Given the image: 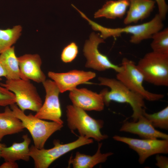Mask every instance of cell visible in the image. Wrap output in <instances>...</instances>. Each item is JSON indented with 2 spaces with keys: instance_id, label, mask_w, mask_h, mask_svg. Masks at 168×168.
Wrapping results in <instances>:
<instances>
[{
  "instance_id": "6da1fadb",
  "label": "cell",
  "mask_w": 168,
  "mask_h": 168,
  "mask_svg": "<svg viewBox=\"0 0 168 168\" xmlns=\"http://www.w3.org/2000/svg\"><path fill=\"white\" fill-rule=\"evenodd\" d=\"M98 80L100 85L108 86L110 89L109 91L104 89L100 92L105 105L109 106L112 101L129 104L133 110L131 117L133 122L142 115L146 106L144 99L141 95L129 89L117 79L99 77Z\"/></svg>"
},
{
  "instance_id": "7a4b0ae2",
  "label": "cell",
  "mask_w": 168,
  "mask_h": 168,
  "mask_svg": "<svg viewBox=\"0 0 168 168\" xmlns=\"http://www.w3.org/2000/svg\"><path fill=\"white\" fill-rule=\"evenodd\" d=\"M81 16L87 21L93 30L100 32V36L103 39L110 37H117L124 33L130 34L132 35L130 42L133 44H138L143 40L151 38L154 33L161 30L164 26L163 20L158 13L147 22L115 28L104 27L90 20L83 13H81Z\"/></svg>"
},
{
  "instance_id": "3957f363",
  "label": "cell",
  "mask_w": 168,
  "mask_h": 168,
  "mask_svg": "<svg viewBox=\"0 0 168 168\" xmlns=\"http://www.w3.org/2000/svg\"><path fill=\"white\" fill-rule=\"evenodd\" d=\"M66 116L68 128L72 132L77 131L80 136L98 142L108 138L100 131L104 125L103 120L92 118L86 111L72 105H69L66 107Z\"/></svg>"
},
{
  "instance_id": "277c9868",
  "label": "cell",
  "mask_w": 168,
  "mask_h": 168,
  "mask_svg": "<svg viewBox=\"0 0 168 168\" xmlns=\"http://www.w3.org/2000/svg\"><path fill=\"white\" fill-rule=\"evenodd\" d=\"M14 114L22 122L32 138L34 146L38 149L44 148L49 138L55 132L60 130L63 124L40 119L30 113L26 115L16 104L10 105Z\"/></svg>"
},
{
  "instance_id": "5b68a950",
  "label": "cell",
  "mask_w": 168,
  "mask_h": 168,
  "mask_svg": "<svg viewBox=\"0 0 168 168\" xmlns=\"http://www.w3.org/2000/svg\"><path fill=\"white\" fill-rule=\"evenodd\" d=\"M137 67L144 80L157 86H168V54L153 51L146 54Z\"/></svg>"
},
{
  "instance_id": "8992f818",
  "label": "cell",
  "mask_w": 168,
  "mask_h": 168,
  "mask_svg": "<svg viewBox=\"0 0 168 168\" xmlns=\"http://www.w3.org/2000/svg\"><path fill=\"white\" fill-rule=\"evenodd\" d=\"M93 140L79 136L75 141L61 144L59 140H54L52 148L38 149L34 145L30 147V157L34 161L35 167L47 168L55 161L66 153L77 148L92 143Z\"/></svg>"
},
{
  "instance_id": "52a82bcc",
  "label": "cell",
  "mask_w": 168,
  "mask_h": 168,
  "mask_svg": "<svg viewBox=\"0 0 168 168\" xmlns=\"http://www.w3.org/2000/svg\"><path fill=\"white\" fill-rule=\"evenodd\" d=\"M0 85L15 94L16 103L23 111L29 110L36 112L43 104L36 87L29 80L7 79L4 83H0Z\"/></svg>"
},
{
  "instance_id": "ba28073f",
  "label": "cell",
  "mask_w": 168,
  "mask_h": 168,
  "mask_svg": "<svg viewBox=\"0 0 168 168\" xmlns=\"http://www.w3.org/2000/svg\"><path fill=\"white\" fill-rule=\"evenodd\" d=\"M121 70L116 75V79L131 90L141 95L149 101H158L164 97L163 94L151 92L146 90L143 85V76L133 61L123 58Z\"/></svg>"
},
{
  "instance_id": "9c48e42d",
  "label": "cell",
  "mask_w": 168,
  "mask_h": 168,
  "mask_svg": "<svg viewBox=\"0 0 168 168\" xmlns=\"http://www.w3.org/2000/svg\"><path fill=\"white\" fill-rule=\"evenodd\" d=\"M116 141L127 144L139 156L138 162L143 164L150 156L168 153V140L158 139H139L115 135L113 137Z\"/></svg>"
},
{
  "instance_id": "30bf717a",
  "label": "cell",
  "mask_w": 168,
  "mask_h": 168,
  "mask_svg": "<svg viewBox=\"0 0 168 168\" xmlns=\"http://www.w3.org/2000/svg\"><path fill=\"white\" fill-rule=\"evenodd\" d=\"M104 40L100 34L92 32L89 39L86 41L83 50L86 59L85 67L99 71L112 69L118 72L121 70V67L113 63L106 55L98 50L99 44L104 43Z\"/></svg>"
},
{
  "instance_id": "8fae6325",
  "label": "cell",
  "mask_w": 168,
  "mask_h": 168,
  "mask_svg": "<svg viewBox=\"0 0 168 168\" xmlns=\"http://www.w3.org/2000/svg\"><path fill=\"white\" fill-rule=\"evenodd\" d=\"M42 84L46 93L45 100L35 115L42 119L63 124L59 97L60 92L58 87L54 81L50 79H46Z\"/></svg>"
},
{
  "instance_id": "7c38bea8",
  "label": "cell",
  "mask_w": 168,
  "mask_h": 168,
  "mask_svg": "<svg viewBox=\"0 0 168 168\" xmlns=\"http://www.w3.org/2000/svg\"><path fill=\"white\" fill-rule=\"evenodd\" d=\"M48 76L55 82L60 92L62 93L72 90L78 85L89 83L90 80L96 77V74L91 71L73 70L62 73L49 71Z\"/></svg>"
},
{
  "instance_id": "4fadbf2b",
  "label": "cell",
  "mask_w": 168,
  "mask_h": 168,
  "mask_svg": "<svg viewBox=\"0 0 168 168\" xmlns=\"http://www.w3.org/2000/svg\"><path fill=\"white\" fill-rule=\"evenodd\" d=\"M69 91V97L72 105L86 111H101L104 110L105 105L100 92L77 88Z\"/></svg>"
},
{
  "instance_id": "5bb4252c",
  "label": "cell",
  "mask_w": 168,
  "mask_h": 168,
  "mask_svg": "<svg viewBox=\"0 0 168 168\" xmlns=\"http://www.w3.org/2000/svg\"><path fill=\"white\" fill-rule=\"evenodd\" d=\"M21 72V78L43 83L46 76L41 67L42 61L37 54H26L17 57Z\"/></svg>"
},
{
  "instance_id": "9a60e30c",
  "label": "cell",
  "mask_w": 168,
  "mask_h": 168,
  "mask_svg": "<svg viewBox=\"0 0 168 168\" xmlns=\"http://www.w3.org/2000/svg\"><path fill=\"white\" fill-rule=\"evenodd\" d=\"M119 131L137 135L142 139L160 138L168 140L167 134L156 129L143 115L136 122H124Z\"/></svg>"
},
{
  "instance_id": "2e32d148",
  "label": "cell",
  "mask_w": 168,
  "mask_h": 168,
  "mask_svg": "<svg viewBox=\"0 0 168 168\" xmlns=\"http://www.w3.org/2000/svg\"><path fill=\"white\" fill-rule=\"evenodd\" d=\"M129 9L124 20L125 25L137 23L148 17L152 11L155 2L153 0H128Z\"/></svg>"
},
{
  "instance_id": "e0dca14e",
  "label": "cell",
  "mask_w": 168,
  "mask_h": 168,
  "mask_svg": "<svg viewBox=\"0 0 168 168\" xmlns=\"http://www.w3.org/2000/svg\"><path fill=\"white\" fill-rule=\"evenodd\" d=\"M102 145V142L98 143L97 150L92 156L77 152L74 157L72 156L69 159L68 167L72 166L74 168H92L98 164L105 162L113 153L111 152L101 153L100 149Z\"/></svg>"
},
{
  "instance_id": "ac0fdd59",
  "label": "cell",
  "mask_w": 168,
  "mask_h": 168,
  "mask_svg": "<svg viewBox=\"0 0 168 168\" xmlns=\"http://www.w3.org/2000/svg\"><path fill=\"white\" fill-rule=\"evenodd\" d=\"M23 141L19 143L14 142L9 147H4L2 149L1 156L5 161H16L22 160L28 161L30 159L29 147L31 139L27 134L22 137Z\"/></svg>"
},
{
  "instance_id": "d6986e66",
  "label": "cell",
  "mask_w": 168,
  "mask_h": 168,
  "mask_svg": "<svg viewBox=\"0 0 168 168\" xmlns=\"http://www.w3.org/2000/svg\"><path fill=\"white\" fill-rule=\"evenodd\" d=\"M129 5L128 0L107 1L101 8L94 13V17H105L111 19L122 18L126 13Z\"/></svg>"
},
{
  "instance_id": "ffe728a7",
  "label": "cell",
  "mask_w": 168,
  "mask_h": 168,
  "mask_svg": "<svg viewBox=\"0 0 168 168\" xmlns=\"http://www.w3.org/2000/svg\"><path fill=\"white\" fill-rule=\"evenodd\" d=\"M25 128L21 121L13 114L8 106L0 113V131L4 137L22 132Z\"/></svg>"
},
{
  "instance_id": "44dd1931",
  "label": "cell",
  "mask_w": 168,
  "mask_h": 168,
  "mask_svg": "<svg viewBox=\"0 0 168 168\" xmlns=\"http://www.w3.org/2000/svg\"><path fill=\"white\" fill-rule=\"evenodd\" d=\"M0 61L6 73L7 79L21 78L20 71L14 46H12L1 54Z\"/></svg>"
},
{
  "instance_id": "7402d4cb",
  "label": "cell",
  "mask_w": 168,
  "mask_h": 168,
  "mask_svg": "<svg viewBox=\"0 0 168 168\" xmlns=\"http://www.w3.org/2000/svg\"><path fill=\"white\" fill-rule=\"evenodd\" d=\"M22 28L20 25L5 30L0 29V54L8 49L16 43L21 35Z\"/></svg>"
},
{
  "instance_id": "603a6c76",
  "label": "cell",
  "mask_w": 168,
  "mask_h": 168,
  "mask_svg": "<svg viewBox=\"0 0 168 168\" xmlns=\"http://www.w3.org/2000/svg\"><path fill=\"white\" fill-rule=\"evenodd\" d=\"M152 41L151 47L152 51L163 54H168V28L154 33L151 38Z\"/></svg>"
},
{
  "instance_id": "cb8c5ba5",
  "label": "cell",
  "mask_w": 168,
  "mask_h": 168,
  "mask_svg": "<svg viewBox=\"0 0 168 168\" xmlns=\"http://www.w3.org/2000/svg\"><path fill=\"white\" fill-rule=\"evenodd\" d=\"M142 115L155 128L168 130V106L156 113L149 114L145 110Z\"/></svg>"
},
{
  "instance_id": "d4e9b609",
  "label": "cell",
  "mask_w": 168,
  "mask_h": 168,
  "mask_svg": "<svg viewBox=\"0 0 168 168\" xmlns=\"http://www.w3.org/2000/svg\"><path fill=\"white\" fill-rule=\"evenodd\" d=\"M78 52V47L74 42H72L63 49L61 55V58L64 63L71 62L77 57Z\"/></svg>"
},
{
  "instance_id": "484cf974",
  "label": "cell",
  "mask_w": 168,
  "mask_h": 168,
  "mask_svg": "<svg viewBox=\"0 0 168 168\" xmlns=\"http://www.w3.org/2000/svg\"><path fill=\"white\" fill-rule=\"evenodd\" d=\"M16 97L12 91L0 86V106H5L16 104Z\"/></svg>"
},
{
  "instance_id": "4316f807",
  "label": "cell",
  "mask_w": 168,
  "mask_h": 168,
  "mask_svg": "<svg viewBox=\"0 0 168 168\" xmlns=\"http://www.w3.org/2000/svg\"><path fill=\"white\" fill-rule=\"evenodd\" d=\"M156 2L158 9V14L163 20L165 19L168 11V7L165 0H153Z\"/></svg>"
},
{
  "instance_id": "83f0119b",
  "label": "cell",
  "mask_w": 168,
  "mask_h": 168,
  "mask_svg": "<svg viewBox=\"0 0 168 168\" xmlns=\"http://www.w3.org/2000/svg\"><path fill=\"white\" fill-rule=\"evenodd\" d=\"M156 165L160 168H168V158L166 156L159 155L158 154L156 156Z\"/></svg>"
},
{
  "instance_id": "f1b7e54d",
  "label": "cell",
  "mask_w": 168,
  "mask_h": 168,
  "mask_svg": "<svg viewBox=\"0 0 168 168\" xmlns=\"http://www.w3.org/2000/svg\"><path fill=\"white\" fill-rule=\"evenodd\" d=\"M0 166V168H18L19 166L16 161H5Z\"/></svg>"
},
{
  "instance_id": "f546056e",
  "label": "cell",
  "mask_w": 168,
  "mask_h": 168,
  "mask_svg": "<svg viewBox=\"0 0 168 168\" xmlns=\"http://www.w3.org/2000/svg\"><path fill=\"white\" fill-rule=\"evenodd\" d=\"M6 77V73L0 61V77Z\"/></svg>"
},
{
  "instance_id": "4dcf8cb0",
  "label": "cell",
  "mask_w": 168,
  "mask_h": 168,
  "mask_svg": "<svg viewBox=\"0 0 168 168\" xmlns=\"http://www.w3.org/2000/svg\"><path fill=\"white\" fill-rule=\"evenodd\" d=\"M5 146L6 145L5 144L0 143V158L1 157V154L2 149L3 147Z\"/></svg>"
},
{
  "instance_id": "1f68e13d",
  "label": "cell",
  "mask_w": 168,
  "mask_h": 168,
  "mask_svg": "<svg viewBox=\"0 0 168 168\" xmlns=\"http://www.w3.org/2000/svg\"><path fill=\"white\" fill-rule=\"evenodd\" d=\"M3 137V136L2 135L0 131V142L2 140V138Z\"/></svg>"
}]
</instances>
